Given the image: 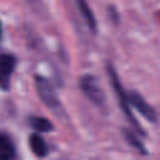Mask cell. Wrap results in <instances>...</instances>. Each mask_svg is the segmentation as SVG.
<instances>
[{
	"label": "cell",
	"instance_id": "1",
	"mask_svg": "<svg viewBox=\"0 0 160 160\" xmlns=\"http://www.w3.org/2000/svg\"><path fill=\"white\" fill-rule=\"evenodd\" d=\"M108 74H109V76H110V80H111L112 88L115 89V94H116V96H118L119 104H120V106H121V109H122L124 114L128 116V119H129V121L132 124V126H134V128H136V130H138V131H140V132H142V134H144V131L141 130V126H139V124L135 121L134 115H132V114H131V111H130V106H129V104H130V102H129V98H128V95L125 94V91H124V89H122V86H121V82H120V80H119V76H118L116 71L114 70V68H112L111 65H109V66H108Z\"/></svg>",
	"mask_w": 160,
	"mask_h": 160
},
{
	"label": "cell",
	"instance_id": "2",
	"mask_svg": "<svg viewBox=\"0 0 160 160\" xmlns=\"http://www.w3.org/2000/svg\"><path fill=\"white\" fill-rule=\"evenodd\" d=\"M35 88L38 91L39 98L41 101L50 109H58L60 106V102L58 100L56 92L54 91L51 84L42 76H35Z\"/></svg>",
	"mask_w": 160,
	"mask_h": 160
},
{
	"label": "cell",
	"instance_id": "3",
	"mask_svg": "<svg viewBox=\"0 0 160 160\" xmlns=\"http://www.w3.org/2000/svg\"><path fill=\"white\" fill-rule=\"evenodd\" d=\"M80 88L82 90V92L86 95V98L96 104V105H102L104 104V94L101 91V88L99 86L96 79L91 75H84L80 79Z\"/></svg>",
	"mask_w": 160,
	"mask_h": 160
},
{
	"label": "cell",
	"instance_id": "4",
	"mask_svg": "<svg viewBox=\"0 0 160 160\" xmlns=\"http://www.w3.org/2000/svg\"><path fill=\"white\" fill-rule=\"evenodd\" d=\"M128 98H129V102L145 118V119H148L149 121H156V118H158V115H156V112H155V110L152 109V106H150L145 100H144V98L140 95V94H138L136 91H130L129 94H128Z\"/></svg>",
	"mask_w": 160,
	"mask_h": 160
},
{
	"label": "cell",
	"instance_id": "5",
	"mask_svg": "<svg viewBox=\"0 0 160 160\" xmlns=\"http://www.w3.org/2000/svg\"><path fill=\"white\" fill-rule=\"evenodd\" d=\"M16 60L10 54H0V88L8 89Z\"/></svg>",
	"mask_w": 160,
	"mask_h": 160
},
{
	"label": "cell",
	"instance_id": "6",
	"mask_svg": "<svg viewBox=\"0 0 160 160\" xmlns=\"http://www.w3.org/2000/svg\"><path fill=\"white\" fill-rule=\"evenodd\" d=\"M75 2H76V5H78V9H79L81 16L84 18L85 22L88 24V26H89L92 31H95V30H96V20H95V16H94V14H92L90 6L88 5L86 0H75Z\"/></svg>",
	"mask_w": 160,
	"mask_h": 160
},
{
	"label": "cell",
	"instance_id": "7",
	"mask_svg": "<svg viewBox=\"0 0 160 160\" xmlns=\"http://www.w3.org/2000/svg\"><path fill=\"white\" fill-rule=\"evenodd\" d=\"M29 144L35 155L42 158L48 154V145L39 134H31L29 138Z\"/></svg>",
	"mask_w": 160,
	"mask_h": 160
},
{
	"label": "cell",
	"instance_id": "8",
	"mask_svg": "<svg viewBox=\"0 0 160 160\" xmlns=\"http://www.w3.org/2000/svg\"><path fill=\"white\" fill-rule=\"evenodd\" d=\"M14 155H15L14 144L6 135L0 134V160L11 159L14 158Z\"/></svg>",
	"mask_w": 160,
	"mask_h": 160
},
{
	"label": "cell",
	"instance_id": "9",
	"mask_svg": "<svg viewBox=\"0 0 160 160\" xmlns=\"http://www.w3.org/2000/svg\"><path fill=\"white\" fill-rule=\"evenodd\" d=\"M30 125L38 130V131H41V132H48L52 129V124L45 119V118H40V116H35V118H31L30 119Z\"/></svg>",
	"mask_w": 160,
	"mask_h": 160
},
{
	"label": "cell",
	"instance_id": "10",
	"mask_svg": "<svg viewBox=\"0 0 160 160\" xmlns=\"http://www.w3.org/2000/svg\"><path fill=\"white\" fill-rule=\"evenodd\" d=\"M122 134H124V136H125L126 141H128L132 148L138 149V151H139V152H141V154H146V149H145V146L142 145V142H141L140 140H138V138H136V136H135L130 130L124 129Z\"/></svg>",
	"mask_w": 160,
	"mask_h": 160
},
{
	"label": "cell",
	"instance_id": "11",
	"mask_svg": "<svg viewBox=\"0 0 160 160\" xmlns=\"http://www.w3.org/2000/svg\"><path fill=\"white\" fill-rule=\"evenodd\" d=\"M1 34H2V28H1V22H0V38H1Z\"/></svg>",
	"mask_w": 160,
	"mask_h": 160
}]
</instances>
